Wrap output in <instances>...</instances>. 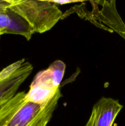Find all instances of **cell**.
I'll list each match as a JSON object with an SVG mask.
<instances>
[{"label": "cell", "instance_id": "3", "mask_svg": "<svg viewBox=\"0 0 125 126\" xmlns=\"http://www.w3.org/2000/svg\"><path fill=\"white\" fill-rule=\"evenodd\" d=\"M26 93L20 92L0 107V126H30L43 108L26 101Z\"/></svg>", "mask_w": 125, "mask_h": 126}, {"label": "cell", "instance_id": "13", "mask_svg": "<svg viewBox=\"0 0 125 126\" xmlns=\"http://www.w3.org/2000/svg\"><path fill=\"white\" fill-rule=\"evenodd\" d=\"M0 38H1V36H0Z\"/></svg>", "mask_w": 125, "mask_h": 126}, {"label": "cell", "instance_id": "12", "mask_svg": "<svg viewBox=\"0 0 125 126\" xmlns=\"http://www.w3.org/2000/svg\"><path fill=\"white\" fill-rule=\"evenodd\" d=\"M0 36H1V35H0Z\"/></svg>", "mask_w": 125, "mask_h": 126}, {"label": "cell", "instance_id": "6", "mask_svg": "<svg viewBox=\"0 0 125 126\" xmlns=\"http://www.w3.org/2000/svg\"><path fill=\"white\" fill-rule=\"evenodd\" d=\"M123 106L117 100L102 97L93 106L85 126H112Z\"/></svg>", "mask_w": 125, "mask_h": 126}, {"label": "cell", "instance_id": "9", "mask_svg": "<svg viewBox=\"0 0 125 126\" xmlns=\"http://www.w3.org/2000/svg\"><path fill=\"white\" fill-rule=\"evenodd\" d=\"M40 1H45L48 2H52L54 4H64L71 3V2H84L86 1H91V0H40Z\"/></svg>", "mask_w": 125, "mask_h": 126}, {"label": "cell", "instance_id": "4", "mask_svg": "<svg viewBox=\"0 0 125 126\" xmlns=\"http://www.w3.org/2000/svg\"><path fill=\"white\" fill-rule=\"evenodd\" d=\"M90 2L93 7L91 12L88 10L85 12L80 6H75L68 12H77L80 16L87 17V19L99 27L102 25V28L110 32H116L125 40V23L116 10V1L103 2L100 5L101 9L93 2Z\"/></svg>", "mask_w": 125, "mask_h": 126}, {"label": "cell", "instance_id": "2", "mask_svg": "<svg viewBox=\"0 0 125 126\" xmlns=\"http://www.w3.org/2000/svg\"><path fill=\"white\" fill-rule=\"evenodd\" d=\"M66 66L60 60L53 62L49 68L38 73L26 93V101L37 103L43 108L60 89Z\"/></svg>", "mask_w": 125, "mask_h": 126}, {"label": "cell", "instance_id": "5", "mask_svg": "<svg viewBox=\"0 0 125 126\" xmlns=\"http://www.w3.org/2000/svg\"><path fill=\"white\" fill-rule=\"evenodd\" d=\"M33 69L29 62L22 59L0 70V107L17 94Z\"/></svg>", "mask_w": 125, "mask_h": 126}, {"label": "cell", "instance_id": "7", "mask_svg": "<svg viewBox=\"0 0 125 126\" xmlns=\"http://www.w3.org/2000/svg\"><path fill=\"white\" fill-rule=\"evenodd\" d=\"M7 11L10 16V23L7 27L0 30V35L4 34H19L29 41L32 35L35 33L31 26L26 20L9 7L7 8Z\"/></svg>", "mask_w": 125, "mask_h": 126}, {"label": "cell", "instance_id": "10", "mask_svg": "<svg viewBox=\"0 0 125 126\" xmlns=\"http://www.w3.org/2000/svg\"><path fill=\"white\" fill-rule=\"evenodd\" d=\"M113 1H116V0H91V1H89V2H93L97 6H99L101 5L103 2H113Z\"/></svg>", "mask_w": 125, "mask_h": 126}, {"label": "cell", "instance_id": "1", "mask_svg": "<svg viewBox=\"0 0 125 126\" xmlns=\"http://www.w3.org/2000/svg\"><path fill=\"white\" fill-rule=\"evenodd\" d=\"M10 8L26 20L35 33L49 31L62 17L56 4L40 0H24Z\"/></svg>", "mask_w": 125, "mask_h": 126}, {"label": "cell", "instance_id": "8", "mask_svg": "<svg viewBox=\"0 0 125 126\" xmlns=\"http://www.w3.org/2000/svg\"><path fill=\"white\" fill-rule=\"evenodd\" d=\"M61 97L60 89L53 96L50 102L47 104L41 111L36 119L34 121L30 126H47L51 119L53 112L58 105L59 99Z\"/></svg>", "mask_w": 125, "mask_h": 126}, {"label": "cell", "instance_id": "11", "mask_svg": "<svg viewBox=\"0 0 125 126\" xmlns=\"http://www.w3.org/2000/svg\"><path fill=\"white\" fill-rule=\"evenodd\" d=\"M6 1H7L9 2H10L11 4L13 5V4H15L18 3V2H22V1H24V0H6Z\"/></svg>", "mask_w": 125, "mask_h": 126}]
</instances>
